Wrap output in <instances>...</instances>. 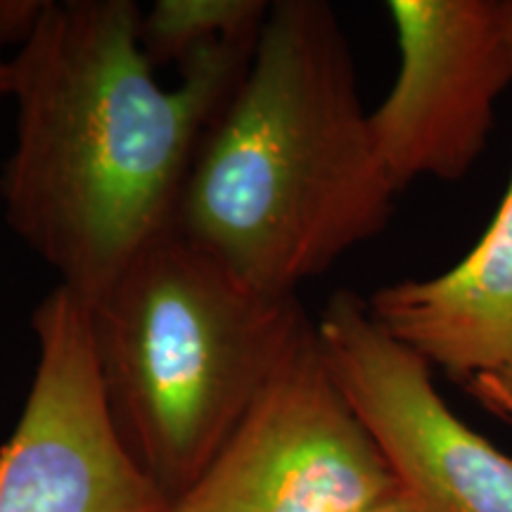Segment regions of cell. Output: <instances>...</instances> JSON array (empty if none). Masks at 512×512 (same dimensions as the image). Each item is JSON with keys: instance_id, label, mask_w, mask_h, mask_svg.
<instances>
[{"instance_id": "9", "label": "cell", "mask_w": 512, "mask_h": 512, "mask_svg": "<svg viewBox=\"0 0 512 512\" xmlns=\"http://www.w3.org/2000/svg\"><path fill=\"white\" fill-rule=\"evenodd\" d=\"M268 8L266 0H157L143 12L140 43L152 67L181 64L221 38L259 29Z\"/></svg>"}, {"instance_id": "12", "label": "cell", "mask_w": 512, "mask_h": 512, "mask_svg": "<svg viewBox=\"0 0 512 512\" xmlns=\"http://www.w3.org/2000/svg\"><path fill=\"white\" fill-rule=\"evenodd\" d=\"M5 43L0 41V100L10 91V57L3 55Z\"/></svg>"}, {"instance_id": "6", "label": "cell", "mask_w": 512, "mask_h": 512, "mask_svg": "<svg viewBox=\"0 0 512 512\" xmlns=\"http://www.w3.org/2000/svg\"><path fill=\"white\" fill-rule=\"evenodd\" d=\"M316 332L325 361L413 512H512V458L441 399L432 366L337 290Z\"/></svg>"}, {"instance_id": "3", "label": "cell", "mask_w": 512, "mask_h": 512, "mask_svg": "<svg viewBox=\"0 0 512 512\" xmlns=\"http://www.w3.org/2000/svg\"><path fill=\"white\" fill-rule=\"evenodd\" d=\"M100 375L128 448L169 501L202 475L311 323L169 230L91 309Z\"/></svg>"}, {"instance_id": "7", "label": "cell", "mask_w": 512, "mask_h": 512, "mask_svg": "<svg viewBox=\"0 0 512 512\" xmlns=\"http://www.w3.org/2000/svg\"><path fill=\"white\" fill-rule=\"evenodd\" d=\"M387 12L399 72L368 117L380 162L396 190L422 176L460 181L512 86V0H392Z\"/></svg>"}, {"instance_id": "4", "label": "cell", "mask_w": 512, "mask_h": 512, "mask_svg": "<svg viewBox=\"0 0 512 512\" xmlns=\"http://www.w3.org/2000/svg\"><path fill=\"white\" fill-rule=\"evenodd\" d=\"M394 494L392 472L309 323L169 512H361Z\"/></svg>"}, {"instance_id": "11", "label": "cell", "mask_w": 512, "mask_h": 512, "mask_svg": "<svg viewBox=\"0 0 512 512\" xmlns=\"http://www.w3.org/2000/svg\"><path fill=\"white\" fill-rule=\"evenodd\" d=\"M361 512H413V508L406 501H403L401 494H394L392 498H387V501L370 505V508L361 510Z\"/></svg>"}, {"instance_id": "1", "label": "cell", "mask_w": 512, "mask_h": 512, "mask_svg": "<svg viewBox=\"0 0 512 512\" xmlns=\"http://www.w3.org/2000/svg\"><path fill=\"white\" fill-rule=\"evenodd\" d=\"M140 24L133 0H46L10 57L17 119L0 178L5 223L91 309L174 230L202 140L264 27L200 48L166 88Z\"/></svg>"}, {"instance_id": "5", "label": "cell", "mask_w": 512, "mask_h": 512, "mask_svg": "<svg viewBox=\"0 0 512 512\" xmlns=\"http://www.w3.org/2000/svg\"><path fill=\"white\" fill-rule=\"evenodd\" d=\"M31 328L36 370L15 432L0 446V512H169V496L112 413L91 306L55 285Z\"/></svg>"}, {"instance_id": "2", "label": "cell", "mask_w": 512, "mask_h": 512, "mask_svg": "<svg viewBox=\"0 0 512 512\" xmlns=\"http://www.w3.org/2000/svg\"><path fill=\"white\" fill-rule=\"evenodd\" d=\"M354 57L323 0L271 3L238 91L185 181L176 230L278 299L363 242L394 211Z\"/></svg>"}, {"instance_id": "8", "label": "cell", "mask_w": 512, "mask_h": 512, "mask_svg": "<svg viewBox=\"0 0 512 512\" xmlns=\"http://www.w3.org/2000/svg\"><path fill=\"white\" fill-rule=\"evenodd\" d=\"M380 328L460 382L512 361V174L494 221L451 271L366 299Z\"/></svg>"}, {"instance_id": "10", "label": "cell", "mask_w": 512, "mask_h": 512, "mask_svg": "<svg viewBox=\"0 0 512 512\" xmlns=\"http://www.w3.org/2000/svg\"><path fill=\"white\" fill-rule=\"evenodd\" d=\"M463 387L467 394L475 396L489 413L512 422V361L503 368L482 373L467 380Z\"/></svg>"}]
</instances>
